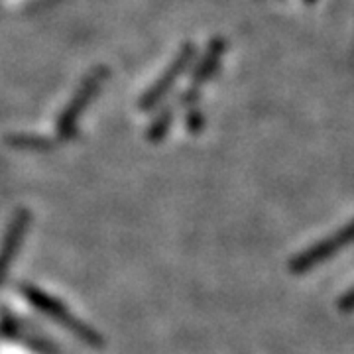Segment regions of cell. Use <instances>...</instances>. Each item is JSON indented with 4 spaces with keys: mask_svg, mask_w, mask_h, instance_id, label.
Returning a JSON list of instances; mask_svg holds the SVG:
<instances>
[{
    "mask_svg": "<svg viewBox=\"0 0 354 354\" xmlns=\"http://www.w3.org/2000/svg\"><path fill=\"white\" fill-rule=\"evenodd\" d=\"M307 2H315V0H307Z\"/></svg>",
    "mask_w": 354,
    "mask_h": 354,
    "instance_id": "1",
    "label": "cell"
}]
</instances>
